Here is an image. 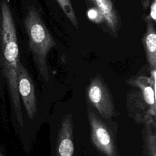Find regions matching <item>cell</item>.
<instances>
[{
    "instance_id": "obj_1",
    "label": "cell",
    "mask_w": 156,
    "mask_h": 156,
    "mask_svg": "<svg viewBox=\"0 0 156 156\" xmlns=\"http://www.w3.org/2000/svg\"><path fill=\"white\" fill-rule=\"evenodd\" d=\"M12 0H0V101L9 97L12 123L15 129L24 127L17 74L20 61L17 29Z\"/></svg>"
},
{
    "instance_id": "obj_2",
    "label": "cell",
    "mask_w": 156,
    "mask_h": 156,
    "mask_svg": "<svg viewBox=\"0 0 156 156\" xmlns=\"http://www.w3.org/2000/svg\"><path fill=\"white\" fill-rule=\"evenodd\" d=\"M27 39V46L39 75L46 81L49 79L47 55L55 46V41L48 31L41 16L35 7L28 5L23 18Z\"/></svg>"
},
{
    "instance_id": "obj_3",
    "label": "cell",
    "mask_w": 156,
    "mask_h": 156,
    "mask_svg": "<svg viewBox=\"0 0 156 156\" xmlns=\"http://www.w3.org/2000/svg\"><path fill=\"white\" fill-rule=\"evenodd\" d=\"M89 102L104 118H108L114 114V104L109 90L99 77L91 80L87 90Z\"/></svg>"
},
{
    "instance_id": "obj_4",
    "label": "cell",
    "mask_w": 156,
    "mask_h": 156,
    "mask_svg": "<svg viewBox=\"0 0 156 156\" xmlns=\"http://www.w3.org/2000/svg\"><path fill=\"white\" fill-rule=\"evenodd\" d=\"M91 140L94 146L106 156H118L110 129L92 112L88 113Z\"/></svg>"
},
{
    "instance_id": "obj_5",
    "label": "cell",
    "mask_w": 156,
    "mask_h": 156,
    "mask_svg": "<svg viewBox=\"0 0 156 156\" xmlns=\"http://www.w3.org/2000/svg\"><path fill=\"white\" fill-rule=\"evenodd\" d=\"M17 79L20 99L24 105L27 118L33 120L36 115L37 108L35 85L21 59L18 65Z\"/></svg>"
},
{
    "instance_id": "obj_6",
    "label": "cell",
    "mask_w": 156,
    "mask_h": 156,
    "mask_svg": "<svg viewBox=\"0 0 156 156\" xmlns=\"http://www.w3.org/2000/svg\"><path fill=\"white\" fill-rule=\"evenodd\" d=\"M73 125L71 114L66 115L62 119L58 131L55 156H74Z\"/></svg>"
},
{
    "instance_id": "obj_7",
    "label": "cell",
    "mask_w": 156,
    "mask_h": 156,
    "mask_svg": "<svg viewBox=\"0 0 156 156\" xmlns=\"http://www.w3.org/2000/svg\"><path fill=\"white\" fill-rule=\"evenodd\" d=\"M94 8L101 14L103 21L112 33L116 34L118 32L121 22L120 18L112 0H89Z\"/></svg>"
},
{
    "instance_id": "obj_8",
    "label": "cell",
    "mask_w": 156,
    "mask_h": 156,
    "mask_svg": "<svg viewBox=\"0 0 156 156\" xmlns=\"http://www.w3.org/2000/svg\"><path fill=\"white\" fill-rule=\"evenodd\" d=\"M151 78L140 77L133 81L134 85L138 87L141 93V98L147 108V113L151 116H155V70H152Z\"/></svg>"
},
{
    "instance_id": "obj_9",
    "label": "cell",
    "mask_w": 156,
    "mask_h": 156,
    "mask_svg": "<svg viewBox=\"0 0 156 156\" xmlns=\"http://www.w3.org/2000/svg\"><path fill=\"white\" fill-rule=\"evenodd\" d=\"M146 57L151 70L156 68V33L152 21L147 20V29L143 38Z\"/></svg>"
},
{
    "instance_id": "obj_10",
    "label": "cell",
    "mask_w": 156,
    "mask_h": 156,
    "mask_svg": "<svg viewBox=\"0 0 156 156\" xmlns=\"http://www.w3.org/2000/svg\"><path fill=\"white\" fill-rule=\"evenodd\" d=\"M62 11L65 13L66 17L69 19L71 23L76 27H79L78 21L76 16L71 4L70 0H56Z\"/></svg>"
},
{
    "instance_id": "obj_11",
    "label": "cell",
    "mask_w": 156,
    "mask_h": 156,
    "mask_svg": "<svg viewBox=\"0 0 156 156\" xmlns=\"http://www.w3.org/2000/svg\"><path fill=\"white\" fill-rule=\"evenodd\" d=\"M146 144L149 156H156L155 135L150 129H147V130Z\"/></svg>"
},
{
    "instance_id": "obj_12",
    "label": "cell",
    "mask_w": 156,
    "mask_h": 156,
    "mask_svg": "<svg viewBox=\"0 0 156 156\" xmlns=\"http://www.w3.org/2000/svg\"><path fill=\"white\" fill-rule=\"evenodd\" d=\"M88 18L95 23H101L103 21V18L100 12L95 8L90 9L87 13Z\"/></svg>"
},
{
    "instance_id": "obj_13",
    "label": "cell",
    "mask_w": 156,
    "mask_h": 156,
    "mask_svg": "<svg viewBox=\"0 0 156 156\" xmlns=\"http://www.w3.org/2000/svg\"><path fill=\"white\" fill-rule=\"evenodd\" d=\"M151 16L154 21H155V0H154L151 4Z\"/></svg>"
},
{
    "instance_id": "obj_14",
    "label": "cell",
    "mask_w": 156,
    "mask_h": 156,
    "mask_svg": "<svg viewBox=\"0 0 156 156\" xmlns=\"http://www.w3.org/2000/svg\"><path fill=\"white\" fill-rule=\"evenodd\" d=\"M0 156H4V151L2 150V147H0Z\"/></svg>"
}]
</instances>
